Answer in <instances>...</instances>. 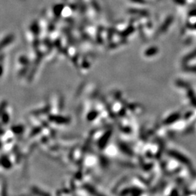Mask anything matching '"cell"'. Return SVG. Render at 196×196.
I'll return each mask as SVG.
<instances>
[{
	"mask_svg": "<svg viewBox=\"0 0 196 196\" xmlns=\"http://www.w3.org/2000/svg\"><path fill=\"white\" fill-rule=\"evenodd\" d=\"M31 29L34 34H38L39 33V27L37 26V25L36 24V23H34L33 25H31Z\"/></svg>",
	"mask_w": 196,
	"mask_h": 196,
	"instance_id": "obj_7",
	"label": "cell"
},
{
	"mask_svg": "<svg viewBox=\"0 0 196 196\" xmlns=\"http://www.w3.org/2000/svg\"><path fill=\"white\" fill-rule=\"evenodd\" d=\"M19 62L23 65H27L29 63V59L25 57V56H21L19 58Z\"/></svg>",
	"mask_w": 196,
	"mask_h": 196,
	"instance_id": "obj_5",
	"label": "cell"
},
{
	"mask_svg": "<svg viewBox=\"0 0 196 196\" xmlns=\"http://www.w3.org/2000/svg\"><path fill=\"white\" fill-rule=\"evenodd\" d=\"M1 121H2V122L4 123H7L9 122V121H10V116H9V115L7 113L4 112L1 114Z\"/></svg>",
	"mask_w": 196,
	"mask_h": 196,
	"instance_id": "obj_4",
	"label": "cell"
},
{
	"mask_svg": "<svg viewBox=\"0 0 196 196\" xmlns=\"http://www.w3.org/2000/svg\"><path fill=\"white\" fill-rule=\"evenodd\" d=\"M14 38L15 37H14L13 34H9V35L6 36L2 40L0 41V51L12 43V41L14 40Z\"/></svg>",
	"mask_w": 196,
	"mask_h": 196,
	"instance_id": "obj_1",
	"label": "cell"
},
{
	"mask_svg": "<svg viewBox=\"0 0 196 196\" xmlns=\"http://www.w3.org/2000/svg\"><path fill=\"white\" fill-rule=\"evenodd\" d=\"M3 71H4V69H3L2 65H0V76L3 74Z\"/></svg>",
	"mask_w": 196,
	"mask_h": 196,
	"instance_id": "obj_9",
	"label": "cell"
},
{
	"mask_svg": "<svg viewBox=\"0 0 196 196\" xmlns=\"http://www.w3.org/2000/svg\"><path fill=\"white\" fill-rule=\"evenodd\" d=\"M23 129H24V128L22 126H15L12 127V131L14 133H16V134H20V133L23 132Z\"/></svg>",
	"mask_w": 196,
	"mask_h": 196,
	"instance_id": "obj_3",
	"label": "cell"
},
{
	"mask_svg": "<svg viewBox=\"0 0 196 196\" xmlns=\"http://www.w3.org/2000/svg\"><path fill=\"white\" fill-rule=\"evenodd\" d=\"M27 70H28L27 66H26V67H25V68H23V69H21V70H20V72H19V76H24V75L26 74V71H27Z\"/></svg>",
	"mask_w": 196,
	"mask_h": 196,
	"instance_id": "obj_8",
	"label": "cell"
},
{
	"mask_svg": "<svg viewBox=\"0 0 196 196\" xmlns=\"http://www.w3.org/2000/svg\"><path fill=\"white\" fill-rule=\"evenodd\" d=\"M1 164L2 165V167H4L6 169H9V168L11 167V164L8 159L5 157H3L1 159Z\"/></svg>",
	"mask_w": 196,
	"mask_h": 196,
	"instance_id": "obj_2",
	"label": "cell"
},
{
	"mask_svg": "<svg viewBox=\"0 0 196 196\" xmlns=\"http://www.w3.org/2000/svg\"><path fill=\"white\" fill-rule=\"evenodd\" d=\"M7 106V103L6 101H2L1 103H0V116H1V114L4 113V110H5Z\"/></svg>",
	"mask_w": 196,
	"mask_h": 196,
	"instance_id": "obj_6",
	"label": "cell"
},
{
	"mask_svg": "<svg viewBox=\"0 0 196 196\" xmlns=\"http://www.w3.org/2000/svg\"><path fill=\"white\" fill-rule=\"evenodd\" d=\"M0 147H1V143H0Z\"/></svg>",
	"mask_w": 196,
	"mask_h": 196,
	"instance_id": "obj_10",
	"label": "cell"
}]
</instances>
